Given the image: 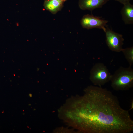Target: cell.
I'll use <instances>...</instances> for the list:
<instances>
[{"instance_id": "cell-7", "label": "cell", "mask_w": 133, "mask_h": 133, "mask_svg": "<svg viewBox=\"0 0 133 133\" xmlns=\"http://www.w3.org/2000/svg\"><path fill=\"white\" fill-rule=\"evenodd\" d=\"M121 13L123 20L126 24L133 23V5L130 2L123 4Z\"/></svg>"}, {"instance_id": "cell-4", "label": "cell", "mask_w": 133, "mask_h": 133, "mask_svg": "<svg viewBox=\"0 0 133 133\" xmlns=\"http://www.w3.org/2000/svg\"><path fill=\"white\" fill-rule=\"evenodd\" d=\"M104 32L106 43L109 49L116 52L121 51L124 40L123 35L113 31L107 26Z\"/></svg>"}, {"instance_id": "cell-1", "label": "cell", "mask_w": 133, "mask_h": 133, "mask_svg": "<svg viewBox=\"0 0 133 133\" xmlns=\"http://www.w3.org/2000/svg\"><path fill=\"white\" fill-rule=\"evenodd\" d=\"M76 100V127L87 133H131L133 121L117 97L101 87L90 85Z\"/></svg>"}, {"instance_id": "cell-6", "label": "cell", "mask_w": 133, "mask_h": 133, "mask_svg": "<svg viewBox=\"0 0 133 133\" xmlns=\"http://www.w3.org/2000/svg\"><path fill=\"white\" fill-rule=\"evenodd\" d=\"M110 0H79L78 5L81 9L92 11L95 9L102 7Z\"/></svg>"}, {"instance_id": "cell-5", "label": "cell", "mask_w": 133, "mask_h": 133, "mask_svg": "<svg viewBox=\"0 0 133 133\" xmlns=\"http://www.w3.org/2000/svg\"><path fill=\"white\" fill-rule=\"evenodd\" d=\"M108 22V20L88 14L84 15L80 21L81 25L84 28L89 29L97 28L103 30L104 32Z\"/></svg>"}, {"instance_id": "cell-2", "label": "cell", "mask_w": 133, "mask_h": 133, "mask_svg": "<svg viewBox=\"0 0 133 133\" xmlns=\"http://www.w3.org/2000/svg\"><path fill=\"white\" fill-rule=\"evenodd\" d=\"M112 87L116 91H127L133 86V70L131 66H122L112 75L110 81Z\"/></svg>"}, {"instance_id": "cell-8", "label": "cell", "mask_w": 133, "mask_h": 133, "mask_svg": "<svg viewBox=\"0 0 133 133\" xmlns=\"http://www.w3.org/2000/svg\"><path fill=\"white\" fill-rule=\"evenodd\" d=\"M67 0H45L44 3L45 8L53 14L60 11L64 2Z\"/></svg>"}, {"instance_id": "cell-9", "label": "cell", "mask_w": 133, "mask_h": 133, "mask_svg": "<svg viewBox=\"0 0 133 133\" xmlns=\"http://www.w3.org/2000/svg\"><path fill=\"white\" fill-rule=\"evenodd\" d=\"M121 51L131 66L133 64V47L123 49Z\"/></svg>"}, {"instance_id": "cell-10", "label": "cell", "mask_w": 133, "mask_h": 133, "mask_svg": "<svg viewBox=\"0 0 133 133\" xmlns=\"http://www.w3.org/2000/svg\"><path fill=\"white\" fill-rule=\"evenodd\" d=\"M117 1L123 4L126 3L130 2L131 0H114Z\"/></svg>"}, {"instance_id": "cell-3", "label": "cell", "mask_w": 133, "mask_h": 133, "mask_svg": "<svg viewBox=\"0 0 133 133\" xmlns=\"http://www.w3.org/2000/svg\"><path fill=\"white\" fill-rule=\"evenodd\" d=\"M90 79L95 85H104L110 81L112 75L107 67L102 63H96L90 71Z\"/></svg>"}]
</instances>
